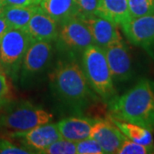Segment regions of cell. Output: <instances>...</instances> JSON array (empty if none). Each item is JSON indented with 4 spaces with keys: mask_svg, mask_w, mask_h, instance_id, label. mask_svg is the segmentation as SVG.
Returning a JSON list of instances; mask_svg holds the SVG:
<instances>
[{
    "mask_svg": "<svg viewBox=\"0 0 154 154\" xmlns=\"http://www.w3.org/2000/svg\"><path fill=\"white\" fill-rule=\"evenodd\" d=\"M131 19L154 14V0H128Z\"/></svg>",
    "mask_w": 154,
    "mask_h": 154,
    "instance_id": "obj_19",
    "label": "cell"
},
{
    "mask_svg": "<svg viewBox=\"0 0 154 154\" xmlns=\"http://www.w3.org/2000/svg\"><path fill=\"white\" fill-rule=\"evenodd\" d=\"M6 5H6L5 0H0V16H2L3 11L5 10V8Z\"/></svg>",
    "mask_w": 154,
    "mask_h": 154,
    "instance_id": "obj_28",
    "label": "cell"
},
{
    "mask_svg": "<svg viewBox=\"0 0 154 154\" xmlns=\"http://www.w3.org/2000/svg\"><path fill=\"white\" fill-rule=\"evenodd\" d=\"M52 57L51 42L33 40L22 61L19 82L22 86L29 84L49 66Z\"/></svg>",
    "mask_w": 154,
    "mask_h": 154,
    "instance_id": "obj_7",
    "label": "cell"
},
{
    "mask_svg": "<svg viewBox=\"0 0 154 154\" xmlns=\"http://www.w3.org/2000/svg\"><path fill=\"white\" fill-rule=\"evenodd\" d=\"M40 154H76V145L75 142L62 138L42 150Z\"/></svg>",
    "mask_w": 154,
    "mask_h": 154,
    "instance_id": "obj_20",
    "label": "cell"
},
{
    "mask_svg": "<svg viewBox=\"0 0 154 154\" xmlns=\"http://www.w3.org/2000/svg\"><path fill=\"white\" fill-rule=\"evenodd\" d=\"M9 26L6 22L5 19L3 16H0V43L2 41V38L5 36V33L9 29Z\"/></svg>",
    "mask_w": 154,
    "mask_h": 154,
    "instance_id": "obj_27",
    "label": "cell"
},
{
    "mask_svg": "<svg viewBox=\"0 0 154 154\" xmlns=\"http://www.w3.org/2000/svg\"><path fill=\"white\" fill-rule=\"evenodd\" d=\"M110 117L111 122L117 127L128 139L131 140L136 143L143 144V145H152L153 144V137L152 132L143 127L128 122L117 120L115 118Z\"/></svg>",
    "mask_w": 154,
    "mask_h": 154,
    "instance_id": "obj_18",
    "label": "cell"
},
{
    "mask_svg": "<svg viewBox=\"0 0 154 154\" xmlns=\"http://www.w3.org/2000/svg\"><path fill=\"white\" fill-rule=\"evenodd\" d=\"M81 18L88 26L94 45L99 47L105 49L111 42L122 39L117 25L114 22L97 16Z\"/></svg>",
    "mask_w": 154,
    "mask_h": 154,
    "instance_id": "obj_12",
    "label": "cell"
},
{
    "mask_svg": "<svg viewBox=\"0 0 154 154\" xmlns=\"http://www.w3.org/2000/svg\"><path fill=\"white\" fill-rule=\"evenodd\" d=\"M9 137L18 140L24 147L38 153L54 141L62 139L57 124L47 122L25 132H11Z\"/></svg>",
    "mask_w": 154,
    "mask_h": 154,
    "instance_id": "obj_8",
    "label": "cell"
},
{
    "mask_svg": "<svg viewBox=\"0 0 154 154\" xmlns=\"http://www.w3.org/2000/svg\"><path fill=\"white\" fill-rule=\"evenodd\" d=\"M110 116L154 132V82L143 78L125 94L108 102Z\"/></svg>",
    "mask_w": 154,
    "mask_h": 154,
    "instance_id": "obj_1",
    "label": "cell"
},
{
    "mask_svg": "<svg viewBox=\"0 0 154 154\" xmlns=\"http://www.w3.org/2000/svg\"><path fill=\"white\" fill-rule=\"evenodd\" d=\"M82 69L89 86L103 101L108 103L115 98L114 82L105 50L94 44L89 45L82 54Z\"/></svg>",
    "mask_w": 154,
    "mask_h": 154,
    "instance_id": "obj_3",
    "label": "cell"
},
{
    "mask_svg": "<svg viewBox=\"0 0 154 154\" xmlns=\"http://www.w3.org/2000/svg\"><path fill=\"white\" fill-rule=\"evenodd\" d=\"M33 153L26 147H21L11 142L9 140L0 139V154H29Z\"/></svg>",
    "mask_w": 154,
    "mask_h": 154,
    "instance_id": "obj_25",
    "label": "cell"
},
{
    "mask_svg": "<svg viewBox=\"0 0 154 154\" xmlns=\"http://www.w3.org/2000/svg\"><path fill=\"white\" fill-rule=\"evenodd\" d=\"M77 154H103L105 152L99 142L94 138L89 137L75 143Z\"/></svg>",
    "mask_w": 154,
    "mask_h": 154,
    "instance_id": "obj_22",
    "label": "cell"
},
{
    "mask_svg": "<svg viewBox=\"0 0 154 154\" xmlns=\"http://www.w3.org/2000/svg\"><path fill=\"white\" fill-rule=\"evenodd\" d=\"M38 9L39 5L28 7L6 5L2 16L10 28L26 30L28 22Z\"/></svg>",
    "mask_w": 154,
    "mask_h": 154,
    "instance_id": "obj_17",
    "label": "cell"
},
{
    "mask_svg": "<svg viewBox=\"0 0 154 154\" xmlns=\"http://www.w3.org/2000/svg\"><path fill=\"white\" fill-rule=\"evenodd\" d=\"M79 11V17H91L96 16L99 0H75Z\"/></svg>",
    "mask_w": 154,
    "mask_h": 154,
    "instance_id": "obj_24",
    "label": "cell"
},
{
    "mask_svg": "<svg viewBox=\"0 0 154 154\" xmlns=\"http://www.w3.org/2000/svg\"><path fill=\"white\" fill-rule=\"evenodd\" d=\"M104 50L113 82L128 81L133 75V67L131 56L126 44L122 39L116 40Z\"/></svg>",
    "mask_w": 154,
    "mask_h": 154,
    "instance_id": "obj_9",
    "label": "cell"
},
{
    "mask_svg": "<svg viewBox=\"0 0 154 154\" xmlns=\"http://www.w3.org/2000/svg\"><path fill=\"white\" fill-rule=\"evenodd\" d=\"M90 137L96 140L105 153H117L127 137L111 120H95Z\"/></svg>",
    "mask_w": 154,
    "mask_h": 154,
    "instance_id": "obj_11",
    "label": "cell"
},
{
    "mask_svg": "<svg viewBox=\"0 0 154 154\" xmlns=\"http://www.w3.org/2000/svg\"><path fill=\"white\" fill-rule=\"evenodd\" d=\"M94 122L95 120L88 117L71 116L59 121L57 126L62 137L76 143L90 137Z\"/></svg>",
    "mask_w": 154,
    "mask_h": 154,
    "instance_id": "obj_14",
    "label": "cell"
},
{
    "mask_svg": "<svg viewBox=\"0 0 154 154\" xmlns=\"http://www.w3.org/2000/svg\"><path fill=\"white\" fill-rule=\"evenodd\" d=\"M128 41L154 54V14L132 19L121 27Z\"/></svg>",
    "mask_w": 154,
    "mask_h": 154,
    "instance_id": "obj_10",
    "label": "cell"
},
{
    "mask_svg": "<svg viewBox=\"0 0 154 154\" xmlns=\"http://www.w3.org/2000/svg\"><path fill=\"white\" fill-rule=\"evenodd\" d=\"M11 88L8 82V77L0 69V109L11 102Z\"/></svg>",
    "mask_w": 154,
    "mask_h": 154,
    "instance_id": "obj_23",
    "label": "cell"
},
{
    "mask_svg": "<svg viewBox=\"0 0 154 154\" xmlns=\"http://www.w3.org/2000/svg\"><path fill=\"white\" fill-rule=\"evenodd\" d=\"M58 24L39 7L29 21L26 31L33 40L52 42L58 35Z\"/></svg>",
    "mask_w": 154,
    "mask_h": 154,
    "instance_id": "obj_13",
    "label": "cell"
},
{
    "mask_svg": "<svg viewBox=\"0 0 154 154\" xmlns=\"http://www.w3.org/2000/svg\"><path fill=\"white\" fill-rule=\"evenodd\" d=\"M7 5L13 6H38L39 5L41 0H5Z\"/></svg>",
    "mask_w": 154,
    "mask_h": 154,
    "instance_id": "obj_26",
    "label": "cell"
},
{
    "mask_svg": "<svg viewBox=\"0 0 154 154\" xmlns=\"http://www.w3.org/2000/svg\"><path fill=\"white\" fill-rule=\"evenodd\" d=\"M52 92L63 105L75 111L88 107L95 99L77 58L67 57L59 61L51 74Z\"/></svg>",
    "mask_w": 154,
    "mask_h": 154,
    "instance_id": "obj_2",
    "label": "cell"
},
{
    "mask_svg": "<svg viewBox=\"0 0 154 154\" xmlns=\"http://www.w3.org/2000/svg\"><path fill=\"white\" fill-rule=\"evenodd\" d=\"M52 119V114L28 101L10 102L0 115V128L10 133L25 132L50 122Z\"/></svg>",
    "mask_w": 154,
    "mask_h": 154,
    "instance_id": "obj_4",
    "label": "cell"
},
{
    "mask_svg": "<svg viewBox=\"0 0 154 154\" xmlns=\"http://www.w3.org/2000/svg\"><path fill=\"white\" fill-rule=\"evenodd\" d=\"M59 26L57 47L67 57L77 58L89 45L94 44L88 26L81 17L69 19Z\"/></svg>",
    "mask_w": 154,
    "mask_h": 154,
    "instance_id": "obj_6",
    "label": "cell"
},
{
    "mask_svg": "<svg viewBox=\"0 0 154 154\" xmlns=\"http://www.w3.org/2000/svg\"><path fill=\"white\" fill-rule=\"evenodd\" d=\"M96 16L107 19L121 27L132 20L128 0H99Z\"/></svg>",
    "mask_w": 154,
    "mask_h": 154,
    "instance_id": "obj_15",
    "label": "cell"
},
{
    "mask_svg": "<svg viewBox=\"0 0 154 154\" xmlns=\"http://www.w3.org/2000/svg\"><path fill=\"white\" fill-rule=\"evenodd\" d=\"M33 39L26 30L9 28L0 43V69L13 82H19L22 61Z\"/></svg>",
    "mask_w": 154,
    "mask_h": 154,
    "instance_id": "obj_5",
    "label": "cell"
},
{
    "mask_svg": "<svg viewBox=\"0 0 154 154\" xmlns=\"http://www.w3.org/2000/svg\"><path fill=\"white\" fill-rule=\"evenodd\" d=\"M39 7L58 25L69 19L80 17L75 0H41Z\"/></svg>",
    "mask_w": 154,
    "mask_h": 154,
    "instance_id": "obj_16",
    "label": "cell"
},
{
    "mask_svg": "<svg viewBox=\"0 0 154 154\" xmlns=\"http://www.w3.org/2000/svg\"><path fill=\"white\" fill-rule=\"evenodd\" d=\"M118 154H148L154 153V145H143L136 143L128 139L124 140L121 148L117 152Z\"/></svg>",
    "mask_w": 154,
    "mask_h": 154,
    "instance_id": "obj_21",
    "label": "cell"
}]
</instances>
